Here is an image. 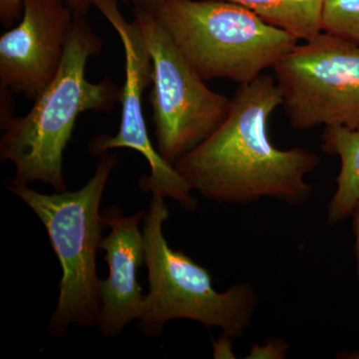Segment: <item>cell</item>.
I'll list each match as a JSON object with an SVG mask.
<instances>
[{
    "label": "cell",
    "mask_w": 359,
    "mask_h": 359,
    "mask_svg": "<svg viewBox=\"0 0 359 359\" xmlns=\"http://www.w3.org/2000/svg\"><path fill=\"white\" fill-rule=\"evenodd\" d=\"M134 6V11H142L155 15L156 11L164 2V0H130Z\"/></svg>",
    "instance_id": "obj_18"
},
{
    "label": "cell",
    "mask_w": 359,
    "mask_h": 359,
    "mask_svg": "<svg viewBox=\"0 0 359 359\" xmlns=\"http://www.w3.org/2000/svg\"><path fill=\"white\" fill-rule=\"evenodd\" d=\"M289 344L278 337H271L263 346L254 344L250 349L247 359H283L287 358Z\"/></svg>",
    "instance_id": "obj_15"
},
{
    "label": "cell",
    "mask_w": 359,
    "mask_h": 359,
    "mask_svg": "<svg viewBox=\"0 0 359 359\" xmlns=\"http://www.w3.org/2000/svg\"><path fill=\"white\" fill-rule=\"evenodd\" d=\"M245 7L269 25L308 41L321 32L323 0H224Z\"/></svg>",
    "instance_id": "obj_12"
},
{
    "label": "cell",
    "mask_w": 359,
    "mask_h": 359,
    "mask_svg": "<svg viewBox=\"0 0 359 359\" xmlns=\"http://www.w3.org/2000/svg\"><path fill=\"white\" fill-rule=\"evenodd\" d=\"M321 32L359 46V0H323Z\"/></svg>",
    "instance_id": "obj_13"
},
{
    "label": "cell",
    "mask_w": 359,
    "mask_h": 359,
    "mask_svg": "<svg viewBox=\"0 0 359 359\" xmlns=\"http://www.w3.org/2000/svg\"><path fill=\"white\" fill-rule=\"evenodd\" d=\"M134 14L154 67L150 102L155 147L174 166L223 124L231 98L207 86L154 15Z\"/></svg>",
    "instance_id": "obj_6"
},
{
    "label": "cell",
    "mask_w": 359,
    "mask_h": 359,
    "mask_svg": "<svg viewBox=\"0 0 359 359\" xmlns=\"http://www.w3.org/2000/svg\"><path fill=\"white\" fill-rule=\"evenodd\" d=\"M273 75L238 85L223 124L174 165L193 192L219 204L249 205L264 198L302 205L313 196L306 181L320 162L316 153L271 143L269 120L282 106Z\"/></svg>",
    "instance_id": "obj_1"
},
{
    "label": "cell",
    "mask_w": 359,
    "mask_h": 359,
    "mask_svg": "<svg viewBox=\"0 0 359 359\" xmlns=\"http://www.w3.org/2000/svg\"><path fill=\"white\" fill-rule=\"evenodd\" d=\"M353 226L354 238H355V244H354V255H355V273L356 278L359 280V201L355 207H354L353 214Z\"/></svg>",
    "instance_id": "obj_17"
},
{
    "label": "cell",
    "mask_w": 359,
    "mask_h": 359,
    "mask_svg": "<svg viewBox=\"0 0 359 359\" xmlns=\"http://www.w3.org/2000/svg\"><path fill=\"white\" fill-rule=\"evenodd\" d=\"M229 335L222 334L218 339H212V355L214 358H236L233 351V341Z\"/></svg>",
    "instance_id": "obj_16"
},
{
    "label": "cell",
    "mask_w": 359,
    "mask_h": 359,
    "mask_svg": "<svg viewBox=\"0 0 359 359\" xmlns=\"http://www.w3.org/2000/svg\"><path fill=\"white\" fill-rule=\"evenodd\" d=\"M103 48L87 14L74 13V27L65 58L51 84L25 116L1 119L0 159L15 167L7 183L28 186L39 182L56 193L65 192L63 155L78 116L86 111L108 112L121 99L122 88L110 78L91 83L85 76L87 61Z\"/></svg>",
    "instance_id": "obj_2"
},
{
    "label": "cell",
    "mask_w": 359,
    "mask_h": 359,
    "mask_svg": "<svg viewBox=\"0 0 359 359\" xmlns=\"http://www.w3.org/2000/svg\"><path fill=\"white\" fill-rule=\"evenodd\" d=\"M93 6L105 16L121 39L125 53V83L122 87V113L119 131L115 136L101 135L89 144L91 154L111 149L128 148L140 153L150 167V174L139 179V186L152 196L176 201L184 209L195 211L198 201L186 180L173 165L161 157L150 140L144 118L142 95L153 85V60L145 39L136 21L128 22L116 0H93Z\"/></svg>",
    "instance_id": "obj_8"
},
{
    "label": "cell",
    "mask_w": 359,
    "mask_h": 359,
    "mask_svg": "<svg viewBox=\"0 0 359 359\" xmlns=\"http://www.w3.org/2000/svg\"><path fill=\"white\" fill-rule=\"evenodd\" d=\"M145 212L124 217L121 210L112 207L102 212L103 222L110 233L101 240L109 268L106 280L99 283L100 309L98 325L105 337H118L132 321H138L145 309V295L137 280V271L145 264V240L139 229Z\"/></svg>",
    "instance_id": "obj_10"
},
{
    "label": "cell",
    "mask_w": 359,
    "mask_h": 359,
    "mask_svg": "<svg viewBox=\"0 0 359 359\" xmlns=\"http://www.w3.org/2000/svg\"><path fill=\"white\" fill-rule=\"evenodd\" d=\"M168 219L164 198L153 196L143 219L149 292L139 327L155 337L168 321L190 320L208 328L218 327L233 339L242 337L259 306L254 285L242 283L224 292L215 290L207 269L168 244L164 236Z\"/></svg>",
    "instance_id": "obj_5"
},
{
    "label": "cell",
    "mask_w": 359,
    "mask_h": 359,
    "mask_svg": "<svg viewBox=\"0 0 359 359\" xmlns=\"http://www.w3.org/2000/svg\"><path fill=\"white\" fill-rule=\"evenodd\" d=\"M73 27L63 0H25L20 25L0 39L1 89L36 100L57 75Z\"/></svg>",
    "instance_id": "obj_9"
},
{
    "label": "cell",
    "mask_w": 359,
    "mask_h": 359,
    "mask_svg": "<svg viewBox=\"0 0 359 359\" xmlns=\"http://www.w3.org/2000/svg\"><path fill=\"white\" fill-rule=\"evenodd\" d=\"M74 13L87 14L93 0H63ZM25 0H0V20L4 27L9 28L23 13Z\"/></svg>",
    "instance_id": "obj_14"
},
{
    "label": "cell",
    "mask_w": 359,
    "mask_h": 359,
    "mask_svg": "<svg viewBox=\"0 0 359 359\" xmlns=\"http://www.w3.org/2000/svg\"><path fill=\"white\" fill-rule=\"evenodd\" d=\"M349 355H354L351 356V358H359V351H358V353H349Z\"/></svg>",
    "instance_id": "obj_19"
},
{
    "label": "cell",
    "mask_w": 359,
    "mask_h": 359,
    "mask_svg": "<svg viewBox=\"0 0 359 359\" xmlns=\"http://www.w3.org/2000/svg\"><path fill=\"white\" fill-rule=\"evenodd\" d=\"M321 148L340 160L337 190L327 207V219L332 224L341 223L353 214L359 201V130L344 126L325 127Z\"/></svg>",
    "instance_id": "obj_11"
},
{
    "label": "cell",
    "mask_w": 359,
    "mask_h": 359,
    "mask_svg": "<svg viewBox=\"0 0 359 359\" xmlns=\"http://www.w3.org/2000/svg\"><path fill=\"white\" fill-rule=\"evenodd\" d=\"M155 18L204 81H254L299 44L245 7L224 0H164Z\"/></svg>",
    "instance_id": "obj_4"
},
{
    "label": "cell",
    "mask_w": 359,
    "mask_h": 359,
    "mask_svg": "<svg viewBox=\"0 0 359 359\" xmlns=\"http://www.w3.org/2000/svg\"><path fill=\"white\" fill-rule=\"evenodd\" d=\"M117 164L116 155L103 153L95 173L74 192L48 195L27 186L6 184L44 224L60 262L62 278L57 306L48 327L53 337H65L72 325L90 327L98 320L100 280L96 273V256L106 226L100 204Z\"/></svg>",
    "instance_id": "obj_3"
},
{
    "label": "cell",
    "mask_w": 359,
    "mask_h": 359,
    "mask_svg": "<svg viewBox=\"0 0 359 359\" xmlns=\"http://www.w3.org/2000/svg\"><path fill=\"white\" fill-rule=\"evenodd\" d=\"M290 125L359 130V46L321 32L273 67Z\"/></svg>",
    "instance_id": "obj_7"
},
{
    "label": "cell",
    "mask_w": 359,
    "mask_h": 359,
    "mask_svg": "<svg viewBox=\"0 0 359 359\" xmlns=\"http://www.w3.org/2000/svg\"><path fill=\"white\" fill-rule=\"evenodd\" d=\"M124 2H130V0H123Z\"/></svg>",
    "instance_id": "obj_20"
}]
</instances>
